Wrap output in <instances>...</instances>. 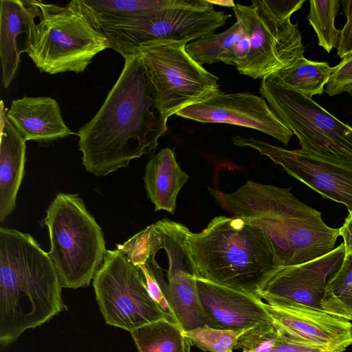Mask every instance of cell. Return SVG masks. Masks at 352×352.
I'll return each mask as SVG.
<instances>
[{
    "label": "cell",
    "instance_id": "cell-2",
    "mask_svg": "<svg viewBox=\"0 0 352 352\" xmlns=\"http://www.w3.org/2000/svg\"><path fill=\"white\" fill-rule=\"evenodd\" d=\"M208 189L230 217L265 232L281 267L301 264L335 249L339 228L328 226L321 213L298 200L290 188L248 180L232 192Z\"/></svg>",
    "mask_w": 352,
    "mask_h": 352
},
{
    "label": "cell",
    "instance_id": "cell-13",
    "mask_svg": "<svg viewBox=\"0 0 352 352\" xmlns=\"http://www.w3.org/2000/svg\"><path fill=\"white\" fill-rule=\"evenodd\" d=\"M176 116L202 123H225L265 133L285 144L293 133L263 97L249 93H223L186 107Z\"/></svg>",
    "mask_w": 352,
    "mask_h": 352
},
{
    "label": "cell",
    "instance_id": "cell-19",
    "mask_svg": "<svg viewBox=\"0 0 352 352\" xmlns=\"http://www.w3.org/2000/svg\"><path fill=\"white\" fill-rule=\"evenodd\" d=\"M1 102L0 221L14 210L25 162V141L7 117Z\"/></svg>",
    "mask_w": 352,
    "mask_h": 352
},
{
    "label": "cell",
    "instance_id": "cell-10",
    "mask_svg": "<svg viewBox=\"0 0 352 352\" xmlns=\"http://www.w3.org/2000/svg\"><path fill=\"white\" fill-rule=\"evenodd\" d=\"M93 285L108 324L131 332L162 318L172 321L150 296L141 270L118 248L106 251Z\"/></svg>",
    "mask_w": 352,
    "mask_h": 352
},
{
    "label": "cell",
    "instance_id": "cell-15",
    "mask_svg": "<svg viewBox=\"0 0 352 352\" xmlns=\"http://www.w3.org/2000/svg\"><path fill=\"white\" fill-rule=\"evenodd\" d=\"M345 255L344 243L329 253L295 265L279 267L263 283L258 296L268 304L292 302L318 309L329 280Z\"/></svg>",
    "mask_w": 352,
    "mask_h": 352
},
{
    "label": "cell",
    "instance_id": "cell-25",
    "mask_svg": "<svg viewBox=\"0 0 352 352\" xmlns=\"http://www.w3.org/2000/svg\"><path fill=\"white\" fill-rule=\"evenodd\" d=\"M320 305L328 314L352 320V254H345L340 268L327 282Z\"/></svg>",
    "mask_w": 352,
    "mask_h": 352
},
{
    "label": "cell",
    "instance_id": "cell-9",
    "mask_svg": "<svg viewBox=\"0 0 352 352\" xmlns=\"http://www.w3.org/2000/svg\"><path fill=\"white\" fill-rule=\"evenodd\" d=\"M231 14L218 11L207 0H181L180 3L150 18L101 31L110 48L124 59L137 54L143 46L159 43H184L214 33Z\"/></svg>",
    "mask_w": 352,
    "mask_h": 352
},
{
    "label": "cell",
    "instance_id": "cell-33",
    "mask_svg": "<svg viewBox=\"0 0 352 352\" xmlns=\"http://www.w3.org/2000/svg\"><path fill=\"white\" fill-rule=\"evenodd\" d=\"M339 234L344 241L345 254H352V212H349L343 225L339 228Z\"/></svg>",
    "mask_w": 352,
    "mask_h": 352
},
{
    "label": "cell",
    "instance_id": "cell-16",
    "mask_svg": "<svg viewBox=\"0 0 352 352\" xmlns=\"http://www.w3.org/2000/svg\"><path fill=\"white\" fill-rule=\"evenodd\" d=\"M196 283L208 326L243 330L272 322L259 296L201 278H197Z\"/></svg>",
    "mask_w": 352,
    "mask_h": 352
},
{
    "label": "cell",
    "instance_id": "cell-31",
    "mask_svg": "<svg viewBox=\"0 0 352 352\" xmlns=\"http://www.w3.org/2000/svg\"><path fill=\"white\" fill-rule=\"evenodd\" d=\"M305 0L300 1H276L263 0L267 10L277 18L286 20L290 19L292 14L300 9Z\"/></svg>",
    "mask_w": 352,
    "mask_h": 352
},
{
    "label": "cell",
    "instance_id": "cell-17",
    "mask_svg": "<svg viewBox=\"0 0 352 352\" xmlns=\"http://www.w3.org/2000/svg\"><path fill=\"white\" fill-rule=\"evenodd\" d=\"M38 14L36 0L0 1L1 83L8 88L14 78L21 54L31 46Z\"/></svg>",
    "mask_w": 352,
    "mask_h": 352
},
{
    "label": "cell",
    "instance_id": "cell-23",
    "mask_svg": "<svg viewBox=\"0 0 352 352\" xmlns=\"http://www.w3.org/2000/svg\"><path fill=\"white\" fill-rule=\"evenodd\" d=\"M331 71V67L327 62L302 57L272 75L285 87L311 98L323 94Z\"/></svg>",
    "mask_w": 352,
    "mask_h": 352
},
{
    "label": "cell",
    "instance_id": "cell-12",
    "mask_svg": "<svg viewBox=\"0 0 352 352\" xmlns=\"http://www.w3.org/2000/svg\"><path fill=\"white\" fill-rule=\"evenodd\" d=\"M232 141L236 146L256 150L323 197L344 204L352 212L351 168L314 158L301 149L287 150L257 138L236 135Z\"/></svg>",
    "mask_w": 352,
    "mask_h": 352
},
{
    "label": "cell",
    "instance_id": "cell-29",
    "mask_svg": "<svg viewBox=\"0 0 352 352\" xmlns=\"http://www.w3.org/2000/svg\"><path fill=\"white\" fill-rule=\"evenodd\" d=\"M324 91L330 96L348 93L352 96V52L337 65L331 67Z\"/></svg>",
    "mask_w": 352,
    "mask_h": 352
},
{
    "label": "cell",
    "instance_id": "cell-14",
    "mask_svg": "<svg viewBox=\"0 0 352 352\" xmlns=\"http://www.w3.org/2000/svg\"><path fill=\"white\" fill-rule=\"evenodd\" d=\"M264 308L274 326L289 340L326 352H342L352 344V323L323 310L292 302Z\"/></svg>",
    "mask_w": 352,
    "mask_h": 352
},
{
    "label": "cell",
    "instance_id": "cell-32",
    "mask_svg": "<svg viewBox=\"0 0 352 352\" xmlns=\"http://www.w3.org/2000/svg\"><path fill=\"white\" fill-rule=\"evenodd\" d=\"M279 331V330H278ZM266 352H326L324 350L296 344L279 331V336Z\"/></svg>",
    "mask_w": 352,
    "mask_h": 352
},
{
    "label": "cell",
    "instance_id": "cell-1",
    "mask_svg": "<svg viewBox=\"0 0 352 352\" xmlns=\"http://www.w3.org/2000/svg\"><path fill=\"white\" fill-rule=\"evenodd\" d=\"M140 55L125 58L104 103L76 135L85 170L104 176L153 153L168 130Z\"/></svg>",
    "mask_w": 352,
    "mask_h": 352
},
{
    "label": "cell",
    "instance_id": "cell-4",
    "mask_svg": "<svg viewBox=\"0 0 352 352\" xmlns=\"http://www.w3.org/2000/svg\"><path fill=\"white\" fill-rule=\"evenodd\" d=\"M188 243L197 278L256 296L281 267L265 232L239 218L214 217Z\"/></svg>",
    "mask_w": 352,
    "mask_h": 352
},
{
    "label": "cell",
    "instance_id": "cell-28",
    "mask_svg": "<svg viewBox=\"0 0 352 352\" xmlns=\"http://www.w3.org/2000/svg\"><path fill=\"white\" fill-rule=\"evenodd\" d=\"M279 336L273 322L263 323L245 331L239 338L235 349L242 352H266Z\"/></svg>",
    "mask_w": 352,
    "mask_h": 352
},
{
    "label": "cell",
    "instance_id": "cell-3",
    "mask_svg": "<svg viewBox=\"0 0 352 352\" xmlns=\"http://www.w3.org/2000/svg\"><path fill=\"white\" fill-rule=\"evenodd\" d=\"M62 285L49 256L29 234L0 228V343L7 346L25 330L65 309Z\"/></svg>",
    "mask_w": 352,
    "mask_h": 352
},
{
    "label": "cell",
    "instance_id": "cell-5",
    "mask_svg": "<svg viewBox=\"0 0 352 352\" xmlns=\"http://www.w3.org/2000/svg\"><path fill=\"white\" fill-rule=\"evenodd\" d=\"M38 14L28 54L42 72H83L108 39L80 0L65 6L37 1Z\"/></svg>",
    "mask_w": 352,
    "mask_h": 352
},
{
    "label": "cell",
    "instance_id": "cell-30",
    "mask_svg": "<svg viewBox=\"0 0 352 352\" xmlns=\"http://www.w3.org/2000/svg\"><path fill=\"white\" fill-rule=\"evenodd\" d=\"M346 22L342 30L339 38L337 55L343 58L352 52V0L341 1Z\"/></svg>",
    "mask_w": 352,
    "mask_h": 352
},
{
    "label": "cell",
    "instance_id": "cell-34",
    "mask_svg": "<svg viewBox=\"0 0 352 352\" xmlns=\"http://www.w3.org/2000/svg\"><path fill=\"white\" fill-rule=\"evenodd\" d=\"M213 6H219L227 8H232V9L236 7V3L232 0H207Z\"/></svg>",
    "mask_w": 352,
    "mask_h": 352
},
{
    "label": "cell",
    "instance_id": "cell-7",
    "mask_svg": "<svg viewBox=\"0 0 352 352\" xmlns=\"http://www.w3.org/2000/svg\"><path fill=\"white\" fill-rule=\"evenodd\" d=\"M259 92L314 158L352 169V126L311 98L280 84L273 75L262 79Z\"/></svg>",
    "mask_w": 352,
    "mask_h": 352
},
{
    "label": "cell",
    "instance_id": "cell-21",
    "mask_svg": "<svg viewBox=\"0 0 352 352\" xmlns=\"http://www.w3.org/2000/svg\"><path fill=\"white\" fill-rule=\"evenodd\" d=\"M100 30L125 26L178 5L181 0H80Z\"/></svg>",
    "mask_w": 352,
    "mask_h": 352
},
{
    "label": "cell",
    "instance_id": "cell-18",
    "mask_svg": "<svg viewBox=\"0 0 352 352\" xmlns=\"http://www.w3.org/2000/svg\"><path fill=\"white\" fill-rule=\"evenodd\" d=\"M7 117L25 142L52 141L76 135L65 123L58 102L50 97L14 99Z\"/></svg>",
    "mask_w": 352,
    "mask_h": 352
},
{
    "label": "cell",
    "instance_id": "cell-8",
    "mask_svg": "<svg viewBox=\"0 0 352 352\" xmlns=\"http://www.w3.org/2000/svg\"><path fill=\"white\" fill-rule=\"evenodd\" d=\"M186 45L184 43H153L138 51L157 106L166 120L182 109L220 91L219 78L195 61Z\"/></svg>",
    "mask_w": 352,
    "mask_h": 352
},
{
    "label": "cell",
    "instance_id": "cell-22",
    "mask_svg": "<svg viewBox=\"0 0 352 352\" xmlns=\"http://www.w3.org/2000/svg\"><path fill=\"white\" fill-rule=\"evenodd\" d=\"M131 334L139 352H190L192 344L182 327L167 318L144 324Z\"/></svg>",
    "mask_w": 352,
    "mask_h": 352
},
{
    "label": "cell",
    "instance_id": "cell-11",
    "mask_svg": "<svg viewBox=\"0 0 352 352\" xmlns=\"http://www.w3.org/2000/svg\"><path fill=\"white\" fill-rule=\"evenodd\" d=\"M233 10L236 20L247 28L250 44L248 56L236 67L240 74L263 79L304 57L298 23L274 16L263 0L252 1L250 5L236 3Z\"/></svg>",
    "mask_w": 352,
    "mask_h": 352
},
{
    "label": "cell",
    "instance_id": "cell-26",
    "mask_svg": "<svg viewBox=\"0 0 352 352\" xmlns=\"http://www.w3.org/2000/svg\"><path fill=\"white\" fill-rule=\"evenodd\" d=\"M307 19L318 40V45L328 53L338 48L340 30L335 26V19L340 9L338 0L309 1Z\"/></svg>",
    "mask_w": 352,
    "mask_h": 352
},
{
    "label": "cell",
    "instance_id": "cell-6",
    "mask_svg": "<svg viewBox=\"0 0 352 352\" xmlns=\"http://www.w3.org/2000/svg\"><path fill=\"white\" fill-rule=\"evenodd\" d=\"M46 212L48 254L62 287L77 289L89 285L107 251L101 228L77 194H57Z\"/></svg>",
    "mask_w": 352,
    "mask_h": 352
},
{
    "label": "cell",
    "instance_id": "cell-20",
    "mask_svg": "<svg viewBox=\"0 0 352 352\" xmlns=\"http://www.w3.org/2000/svg\"><path fill=\"white\" fill-rule=\"evenodd\" d=\"M143 179L155 211L165 210L173 214L179 192L189 179L177 163L174 151L165 148L151 158Z\"/></svg>",
    "mask_w": 352,
    "mask_h": 352
},
{
    "label": "cell",
    "instance_id": "cell-24",
    "mask_svg": "<svg viewBox=\"0 0 352 352\" xmlns=\"http://www.w3.org/2000/svg\"><path fill=\"white\" fill-rule=\"evenodd\" d=\"M248 33L245 25L240 20H236L234 25L223 32L209 34L188 43L186 50L201 65L223 62L232 47Z\"/></svg>",
    "mask_w": 352,
    "mask_h": 352
},
{
    "label": "cell",
    "instance_id": "cell-27",
    "mask_svg": "<svg viewBox=\"0 0 352 352\" xmlns=\"http://www.w3.org/2000/svg\"><path fill=\"white\" fill-rule=\"evenodd\" d=\"M247 330L221 329L205 324L192 330L183 331V334L190 340L192 345L201 351L232 352L239 338Z\"/></svg>",
    "mask_w": 352,
    "mask_h": 352
}]
</instances>
